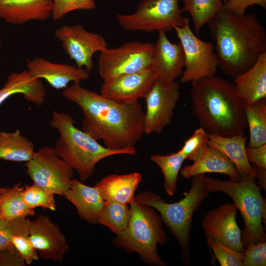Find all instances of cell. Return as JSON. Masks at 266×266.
<instances>
[{
	"label": "cell",
	"instance_id": "cell-24",
	"mask_svg": "<svg viewBox=\"0 0 266 266\" xmlns=\"http://www.w3.org/2000/svg\"><path fill=\"white\" fill-rule=\"evenodd\" d=\"M233 84L246 105L266 99V52L248 70L233 79Z\"/></svg>",
	"mask_w": 266,
	"mask_h": 266
},
{
	"label": "cell",
	"instance_id": "cell-33",
	"mask_svg": "<svg viewBox=\"0 0 266 266\" xmlns=\"http://www.w3.org/2000/svg\"><path fill=\"white\" fill-rule=\"evenodd\" d=\"M207 140L208 133L200 127L197 129L193 134L185 141L179 151L186 160L194 162L200 156L207 145Z\"/></svg>",
	"mask_w": 266,
	"mask_h": 266
},
{
	"label": "cell",
	"instance_id": "cell-23",
	"mask_svg": "<svg viewBox=\"0 0 266 266\" xmlns=\"http://www.w3.org/2000/svg\"><path fill=\"white\" fill-rule=\"evenodd\" d=\"M142 179L139 172L110 174L102 178L95 186L104 201L130 204Z\"/></svg>",
	"mask_w": 266,
	"mask_h": 266
},
{
	"label": "cell",
	"instance_id": "cell-36",
	"mask_svg": "<svg viewBox=\"0 0 266 266\" xmlns=\"http://www.w3.org/2000/svg\"><path fill=\"white\" fill-rule=\"evenodd\" d=\"M207 242L221 266H242L244 252L236 251L220 242Z\"/></svg>",
	"mask_w": 266,
	"mask_h": 266
},
{
	"label": "cell",
	"instance_id": "cell-44",
	"mask_svg": "<svg viewBox=\"0 0 266 266\" xmlns=\"http://www.w3.org/2000/svg\"><path fill=\"white\" fill-rule=\"evenodd\" d=\"M1 36L0 35V46H1Z\"/></svg>",
	"mask_w": 266,
	"mask_h": 266
},
{
	"label": "cell",
	"instance_id": "cell-31",
	"mask_svg": "<svg viewBox=\"0 0 266 266\" xmlns=\"http://www.w3.org/2000/svg\"><path fill=\"white\" fill-rule=\"evenodd\" d=\"M150 159L159 166L163 174L166 192L169 196H173L176 190L178 174L185 158L178 151L167 155H153Z\"/></svg>",
	"mask_w": 266,
	"mask_h": 266
},
{
	"label": "cell",
	"instance_id": "cell-39",
	"mask_svg": "<svg viewBox=\"0 0 266 266\" xmlns=\"http://www.w3.org/2000/svg\"><path fill=\"white\" fill-rule=\"evenodd\" d=\"M253 5L266 9V0H227L223 4V8L237 15H243L247 8Z\"/></svg>",
	"mask_w": 266,
	"mask_h": 266
},
{
	"label": "cell",
	"instance_id": "cell-18",
	"mask_svg": "<svg viewBox=\"0 0 266 266\" xmlns=\"http://www.w3.org/2000/svg\"><path fill=\"white\" fill-rule=\"evenodd\" d=\"M27 67L34 77L45 80L57 90L66 88L71 82L80 83L89 77V72L84 68L51 62L39 57L29 61Z\"/></svg>",
	"mask_w": 266,
	"mask_h": 266
},
{
	"label": "cell",
	"instance_id": "cell-38",
	"mask_svg": "<svg viewBox=\"0 0 266 266\" xmlns=\"http://www.w3.org/2000/svg\"><path fill=\"white\" fill-rule=\"evenodd\" d=\"M266 266V241L252 243L245 249L242 266Z\"/></svg>",
	"mask_w": 266,
	"mask_h": 266
},
{
	"label": "cell",
	"instance_id": "cell-41",
	"mask_svg": "<svg viewBox=\"0 0 266 266\" xmlns=\"http://www.w3.org/2000/svg\"><path fill=\"white\" fill-rule=\"evenodd\" d=\"M26 264L13 245L0 252V266H26Z\"/></svg>",
	"mask_w": 266,
	"mask_h": 266
},
{
	"label": "cell",
	"instance_id": "cell-21",
	"mask_svg": "<svg viewBox=\"0 0 266 266\" xmlns=\"http://www.w3.org/2000/svg\"><path fill=\"white\" fill-rule=\"evenodd\" d=\"M64 197L75 206L80 218L89 224H98L105 201L95 186H89L73 178Z\"/></svg>",
	"mask_w": 266,
	"mask_h": 266
},
{
	"label": "cell",
	"instance_id": "cell-16",
	"mask_svg": "<svg viewBox=\"0 0 266 266\" xmlns=\"http://www.w3.org/2000/svg\"><path fill=\"white\" fill-rule=\"evenodd\" d=\"M153 70L122 74L103 80L100 94L123 103H132L144 98L156 79Z\"/></svg>",
	"mask_w": 266,
	"mask_h": 266
},
{
	"label": "cell",
	"instance_id": "cell-13",
	"mask_svg": "<svg viewBox=\"0 0 266 266\" xmlns=\"http://www.w3.org/2000/svg\"><path fill=\"white\" fill-rule=\"evenodd\" d=\"M180 97L175 81L165 84L156 79L144 99V134L160 133L171 122Z\"/></svg>",
	"mask_w": 266,
	"mask_h": 266
},
{
	"label": "cell",
	"instance_id": "cell-7",
	"mask_svg": "<svg viewBox=\"0 0 266 266\" xmlns=\"http://www.w3.org/2000/svg\"><path fill=\"white\" fill-rule=\"evenodd\" d=\"M256 179L255 176H246L237 181H221L205 176L210 192L226 194L240 212L244 223L241 240L245 249L250 244L266 241L263 226L266 221V204L261 195V188L256 184Z\"/></svg>",
	"mask_w": 266,
	"mask_h": 266
},
{
	"label": "cell",
	"instance_id": "cell-12",
	"mask_svg": "<svg viewBox=\"0 0 266 266\" xmlns=\"http://www.w3.org/2000/svg\"><path fill=\"white\" fill-rule=\"evenodd\" d=\"M54 34L76 66L89 72L93 68V55L108 48L103 36L87 31L81 25H63L55 30Z\"/></svg>",
	"mask_w": 266,
	"mask_h": 266
},
{
	"label": "cell",
	"instance_id": "cell-8",
	"mask_svg": "<svg viewBox=\"0 0 266 266\" xmlns=\"http://www.w3.org/2000/svg\"><path fill=\"white\" fill-rule=\"evenodd\" d=\"M179 0H141L131 14H118L120 25L128 31L169 32L174 26L182 27L188 17L182 15Z\"/></svg>",
	"mask_w": 266,
	"mask_h": 266
},
{
	"label": "cell",
	"instance_id": "cell-30",
	"mask_svg": "<svg viewBox=\"0 0 266 266\" xmlns=\"http://www.w3.org/2000/svg\"><path fill=\"white\" fill-rule=\"evenodd\" d=\"M183 3L182 12H189L192 17L196 33L223 9L222 0H181Z\"/></svg>",
	"mask_w": 266,
	"mask_h": 266
},
{
	"label": "cell",
	"instance_id": "cell-15",
	"mask_svg": "<svg viewBox=\"0 0 266 266\" xmlns=\"http://www.w3.org/2000/svg\"><path fill=\"white\" fill-rule=\"evenodd\" d=\"M237 210L234 203H226L207 213L202 222L207 241L220 242L236 251L244 252L242 231L236 221Z\"/></svg>",
	"mask_w": 266,
	"mask_h": 266
},
{
	"label": "cell",
	"instance_id": "cell-45",
	"mask_svg": "<svg viewBox=\"0 0 266 266\" xmlns=\"http://www.w3.org/2000/svg\"><path fill=\"white\" fill-rule=\"evenodd\" d=\"M224 1V2H226L227 0H223Z\"/></svg>",
	"mask_w": 266,
	"mask_h": 266
},
{
	"label": "cell",
	"instance_id": "cell-10",
	"mask_svg": "<svg viewBox=\"0 0 266 266\" xmlns=\"http://www.w3.org/2000/svg\"><path fill=\"white\" fill-rule=\"evenodd\" d=\"M173 30L180 40L185 55V69L180 81L192 82L216 75L218 61L213 43L198 38L192 32L189 19L182 27L174 26Z\"/></svg>",
	"mask_w": 266,
	"mask_h": 266
},
{
	"label": "cell",
	"instance_id": "cell-26",
	"mask_svg": "<svg viewBox=\"0 0 266 266\" xmlns=\"http://www.w3.org/2000/svg\"><path fill=\"white\" fill-rule=\"evenodd\" d=\"M33 143L19 130L0 131V159L13 162H27L33 157Z\"/></svg>",
	"mask_w": 266,
	"mask_h": 266
},
{
	"label": "cell",
	"instance_id": "cell-5",
	"mask_svg": "<svg viewBox=\"0 0 266 266\" xmlns=\"http://www.w3.org/2000/svg\"><path fill=\"white\" fill-rule=\"evenodd\" d=\"M205 176V174H200L192 177L190 191L176 202L167 203L159 195L148 191L134 196L136 201L150 206L159 212L163 223L178 242L185 265H190V232L193 215L211 193L207 187Z\"/></svg>",
	"mask_w": 266,
	"mask_h": 266
},
{
	"label": "cell",
	"instance_id": "cell-28",
	"mask_svg": "<svg viewBox=\"0 0 266 266\" xmlns=\"http://www.w3.org/2000/svg\"><path fill=\"white\" fill-rule=\"evenodd\" d=\"M245 114L249 131L248 147L266 144V100L246 105Z\"/></svg>",
	"mask_w": 266,
	"mask_h": 266
},
{
	"label": "cell",
	"instance_id": "cell-40",
	"mask_svg": "<svg viewBox=\"0 0 266 266\" xmlns=\"http://www.w3.org/2000/svg\"><path fill=\"white\" fill-rule=\"evenodd\" d=\"M248 161L259 168L266 169V144L256 147H246Z\"/></svg>",
	"mask_w": 266,
	"mask_h": 266
},
{
	"label": "cell",
	"instance_id": "cell-3",
	"mask_svg": "<svg viewBox=\"0 0 266 266\" xmlns=\"http://www.w3.org/2000/svg\"><path fill=\"white\" fill-rule=\"evenodd\" d=\"M191 83L192 113L208 134H245L246 103L233 83L214 75Z\"/></svg>",
	"mask_w": 266,
	"mask_h": 266
},
{
	"label": "cell",
	"instance_id": "cell-37",
	"mask_svg": "<svg viewBox=\"0 0 266 266\" xmlns=\"http://www.w3.org/2000/svg\"><path fill=\"white\" fill-rule=\"evenodd\" d=\"M30 220L27 218L1 220L0 223V252L13 246L11 241L12 236L27 227Z\"/></svg>",
	"mask_w": 266,
	"mask_h": 266
},
{
	"label": "cell",
	"instance_id": "cell-35",
	"mask_svg": "<svg viewBox=\"0 0 266 266\" xmlns=\"http://www.w3.org/2000/svg\"><path fill=\"white\" fill-rule=\"evenodd\" d=\"M29 225V224L19 232L13 235L11 241L24 260L26 265L30 266L33 262L38 261L39 256L30 241Z\"/></svg>",
	"mask_w": 266,
	"mask_h": 266
},
{
	"label": "cell",
	"instance_id": "cell-11",
	"mask_svg": "<svg viewBox=\"0 0 266 266\" xmlns=\"http://www.w3.org/2000/svg\"><path fill=\"white\" fill-rule=\"evenodd\" d=\"M153 45L133 41L127 42L116 48H106L100 52L99 59V72L100 77L105 80L151 68Z\"/></svg>",
	"mask_w": 266,
	"mask_h": 266
},
{
	"label": "cell",
	"instance_id": "cell-6",
	"mask_svg": "<svg viewBox=\"0 0 266 266\" xmlns=\"http://www.w3.org/2000/svg\"><path fill=\"white\" fill-rule=\"evenodd\" d=\"M129 204L131 214L129 225L116 235L113 245L129 253H137L150 266H166L158 253V244H163L167 240L160 215L153 207L135 199Z\"/></svg>",
	"mask_w": 266,
	"mask_h": 266
},
{
	"label": "cell",
	"instance_id": "cell-22",
	"mask_svg": "<svg viewBox=\"0 0 266 266\" xmlns=\"http://www.w3.org/2000/svg\"><path fill=\"white\" fill-rule=\"evenodd\" d=\"M15 94H21L28 102L41 106L45 101L46 90L41 80L34 77L27 69L12 72L7 77L0 89V106Z\"/></svg>",
	"mask_w": 266,
	"mask_h": 266
},
{
	"label": "cell",
	"instance_id": "cell-20",
	"mask_svg": "<svg viewBox=\"0 0 266 266\" xmlns=\"http://www.w3.org/2000/svg\"><path fill=\"white\" fill-rule=\"evenodd\" d=\"M180 174L184 178L207 173H219L229 176L233 181L242 178L241 175L233 163L222 152L207 145L200 156L190 165L181 168Z\"/></svg>",
	"mask_w": 266,
	"mask_h": 266
},
{
	"label": "cell",
	"instance_id": "cell-17",
	"mask_svg": "<svg viewBox=\"0 0 266 266\" xmlns=\"http://www.w3.org/2000/svg\"><path fill=\"white\" fill-rule=\"evenodd\" d=\"M153 45L151 68L156 78L165 84H170L182 75L185 66V55L181 43H171L165 31L158 32Z\"/></svg>",
	"mask_w": 266,
	"mask_h": 266
},
{
	"label": "cell",
	"instance_id": "cell-34",
	"mask_svg": "<svg viewBox=\"0 0 266 266\" xmlns=\"http://www.w3.org/2000/svg\"><path fill=\"white\" fill-rule=\"evenodd\" d=\"M51 16L54 20L62 19L67 13L76 10H92L96 8L94 0H52Z\"/></svg>",
	"mask_w": 266,
	"mask_h": 266
},
{
	"label": "cell",
	"instance_id": "cell-43",
	"mask_svg": "<svg viewBox=\"0 0 266 266\" xmlns=\"http://www.w3.org/2000/svg\"><path fill=\"white\" fill-rule=\"evenodd\" d=\"M2 220V219L1 215V214H0V223L1 221Z\"/></svg>",
	"mask_w": 266,
	"mask_h": 266
},
{
	"label": "cell",
	"instance_id": "cell-19",
	"mask_svg": "<svg viewBox=\"0 0 266 266\" xmlns=\"http://www.w3.org/2000/svg\"><path fill=\"white\" fill-rule=\"evenodd\" d=\"M52 10V0H0V19L12 25L46 21Z\"/></svg>",
	"mask_w": 266,
	"mask_h": 266
},
{
	"label": "cell",
	"instance_id": "cell-9",
	"mask_svg": "<svg viewBox=\"0 0 266 266\" xmlns=\"http://www.w3.org/2000/svg\"><path fill=\"white\" fill-rule=\"evenodd\" d=\"M33 184L46 191L63 196L71 186L74 170L55 152L44 146L25 165Z\"/></svg>",
	"mask_w": 266,
	"mask_h": 266
},
{
	"label": "cell",
	"instance_id": "cell-2",
	"mask_svg": "<svg viewBox=\"0 0 266 266\" xmlns=\"http://www.w3.org/2000/svg\"><path fill=\"white\" fill-rule=\"evenodd\" d=\"M218 66L234 79L266 52V31L254 13L237 15L224 8L208 23Z\"/></svg>",
	"mask_w": 266,
	"mask_h": 266
},
{
	"label": "cell",
	"instance_id": "cell-25",
	"mask_svg": "<svg viewBox=\"0 0 266 266\" xmlns=\"http://www.w3.org/2000/svg\"><path fill=\"white\" fill-rule=\"evenodd\" d=\"M247 139L245 134L224 137L208 134L207 143L225 155L233 163L242 177H256L255 170L247 157Z\"/></svg>",
	"mask_w": 266,
	"mask_h": 266
},
{
	"label": "cell",
	"instance_id": "cell-1",
	"mask_svg": "<svg viewBox=\"0 0 266 266\" xmlns=\"http://www.w3.org/2000/svg\"><path fill=\"white\" fill-rule=\"evenodd\" d=\"M62 95L81 108L82 130L109 149L135 148L144 134V112L138 101H116L78 82L63 89Z\"/></svg>",
	"mask_w": 266,
	"mask_h": 266
},
{
	"label": "cell",
	"instance_id": "cell-29",
	"mask_svg": "<svg viewBox=\"0 0 266 266\" xmlns=\"http://www.w3.org/2000/svg\"><path fill=\"white\" fill-rule=\"evenodd\" d=\"M131 214L127 204L105 201L99 215L98 224L106 226L116 235L127 228Z\"/></svg>",
	"mask_w": 266,
	"mask_h": 266
},
{
	"label": "cell",
	"instance_id": "cell-14",
	"mask_svg": "<svg viewBox=\"0 0 266 266\" xmlns=\"http://www.w3.org/2000/svg\"><path fill=\"white\" fill-rule=\"evenodd\" d=\"M29 231L30 241L39 257L46 261L63 263L70 247L60 227L48 216L39 214L30 220Z\"/></svg>",
	"mask_w": 266,
	"mask_h": 266
},
{
	"label": "cell",
	"instance_id": "cell-4",
	"mask_svg": "<svg viewBox=\"0 0 266 266\" xmlns=\"http://www.w3.org/2000/svg\"><path fill=\"white\" fill-rule=\"evenodd\" d=\"M50 125L59 133L55 152L77 172L82 182L93 175L97 164L102 159L116 155H136L135 148L113 150L101 145L76 127L73 118L67 113L54 111Z\"/></svg>",
	"mask_w": 266,
	"mask_h": 266
},
{
	"label": "cell",
	"instance_id": "cell-42",
	"mask_svg": "<svg viewBox=\"0 0 266 266\" xmlns=\"http://www.w3.org/2000/svg\"><path fill=\"white\" fill-rule=\"evenodd\" d=\"M256 172V177L259 180V186L266 190V169L259 168L253 166Z\"/></svg>",
	"mask_w": 266,
	"mask_h": 266
},
{
	"label": "cell",
	"instance_id": "cell-27",
	"mask_svg": "<svg viewBox=\"0 0 266 266\" xmlns=\"http://www.w3.org/2000/svg\"><path fill=\"white\" fill-rule=\"evenodd\" d=\"M23 188L20 183L11 187L0 188V212L2 220H12L35 215L34 210L30 209L23 200Z\"/></svg>",
	"mask_w": 266,
	"mask_h": 266
},
{
	"label": "cell",
	"instance_id": "cell-32",
	"mask_svg": "<svg viewBox=\"0 0 266 266\" xmlns=\"http://www.w3.org/2000/svg\"><path fill=\"white\" fill-rule=\"evenodd\" d=\"M22 196L27 205L31 209L34 210L35 208L40 207L51 211L56 210L55 195L34 184L25 185Z\"/></svg>",
	"mask_w": 266,
	"mask_h": 266
}]
</instances>
